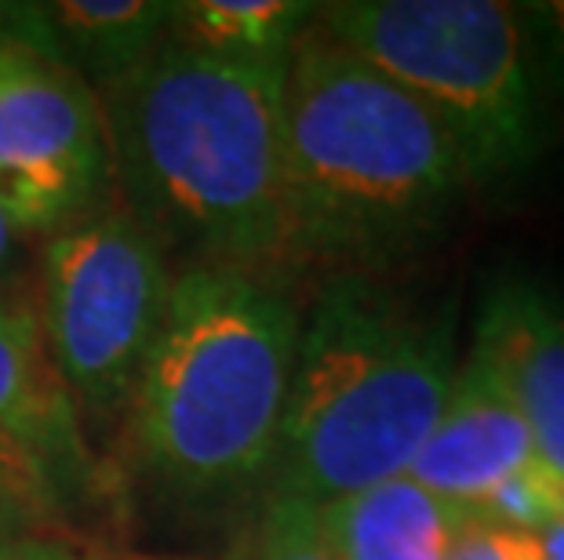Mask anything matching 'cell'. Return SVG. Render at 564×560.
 <instances>
[{
	"label": "cell",
	"mask_w": 564,
	"mask_h": 560,
	"mask_svg": "<svg viewBox=\"0 0 564 560\" xmlns=\"http://www.w3.org/2000/svg\"><path fill=\"white\" fill-rule=\"evenodd\" d=\"M4 44H19V47H33V52L44 55V33H41V15L37 4H26V0H0V47Z\"/></svg>",
	"instance_id": "16"
},
{
	"label": "cell",
	"mask_w": 564,
	"mask_h": 560,
	"mask_svg": "<svg viewBox=\"0 0 564 560\" xmlns=\"http://www.w3.org/2000/svg\"><path fill=\"white\" fill-rule=\"evenodd\" d=\"M317 22L448 131L470 183L521 172L539 150L524 15L502 0H339Z\"/></svg>",
	"instance_id": "5"
},
{
	"label": "cell",
	"mask_w": 564,
	"mask_h": 560,
	"mask_svg": "<svg viewBox=\"0 0 564 560\" xmlns=\"http://www.w3.org/2000/svg\"><path fill=\"white\" fill-rule=\"evenodd\" d=\"M474 353L510 393L539 462L564 481V314L528 284H502L477 320Z\"/></svg>",
	"instance_id": "9"
},
{
	"label": "cell",
	"mask_w": 564,
	"mask_h": 560,
	"mask_svg": "<svg viewBox=\"0 0 564 560\" xmlns=\"http://www.w3.org/2000/svg\"><path fill=\"white\" fill-rule=\"evenodd\" d=\"M281 135L288 273L401 259L474 186L434 113L317 19L284 63Z\"/></svg>",
	"instance_id": "2"
},
{
	"label": "cell",
	"mask_w": 564,
	"mask_h": 560,
	"mask_svg": "<svg viewBox=\"0 0 564 560\" xmlns=\"http://www.w3.org/2000/svg\"><path fill=\"white\" fill-rule=\"evenodd\" d=\"M19 230L11 226V219H8V211H4V205H0V277L8 273V266H11V259H15V248H19Z\"/></svg>",
	"instance_id": "20"
},
{
	"label": "cell",
	"mask_w": 564,
	"mask_h": 560,
	"mask_svg": "<svg viewBox=\"0 0 564 560\" xmlns=\"http://www.w3.org/2000/svg\"><path fill=\"white\" fill-rule=\"evenodd\" d=\"M0 560H77L66 546H58L44 535H33V539H19L11 546H0Z\"/></svg>",
	"instance_id": "19"
},
{
	"label": "cell",
	"mask_w": 564,
	"mask_h": 560,
	"mask_svg": "<svg viewBox=\"0 0 564 560\" xmlns=\"http://www.w3.org/2000/svg\"><path fill=\"white\" fill-rule=\"evenodd\" d=\"M299 325L278 273L183 262L124 408L139 466L186 498H226L267 481Z\"/></svg>",
	"instance_id": "3"
},
{
	"label": "cell",
	"mask_w": 564,
	"mask_h": 560,
	"mask_svg": "<svg viewBox=\"0 0 564 560\" xmlns=\"http://www.w3.org/2000/svg\"><path fill=\"white\" fill-rule=\"evenodd\" d=\"M172 284L164 244L124 205H99L47 233L33 309L80 419L128 408Z\"/></svg>",
	"instance_id": "6"
},
{
	"label": "cell",
	"mask_w": 564,
	"mask_h": 560,
	"mask_svg": "<svg viewBox=\"0 0 564 560\" xmlns=\"http://www.w3.org/2000/svg\"><path fill=\"white\" fill-rule=\"evenodd\" d=\"M314 509L335 560H452L474 520L408 473Z\"/></svg>",
	"instance_id": "11"
},
{
	"label": "cell",
	"mask_w": 564,
	"mask_h": 560,
	"mask_svg": "<svg viewBox=\"0 0 564 560\" xmlns=\"http://www.w3.org/2000/svg\"><path fill=\"white\" fill-rule=\"evenodd\" d=\"M543 470L510 393L470 350L466 364L455 367L441 419L408 466V476L463 514L496 520L499 509Z\"/></svg>",
	"instance_id": "8"
},
{
	"label": "cell",
	"mask_w": 564,
	"mask_h": 560,
	"mask_svg": "<svg viewBox=\"0 0 564 560\" xmlns=\"http://www.w3.org/2000/svg\"><path fill=\"white\" fill-rule=\"evenodd\" d=\"M284 63L167 37L99 95L124 208L186 262L288 277Z\"/></svg>",
	"instance_id": "1"
},
{
	"label": "cell",
	"mask_w": 564,
	"mask_h": 560,
	"mask_svg": "<svg viewBox=\"0 0 564 560\" xmlns=\"http://www.w3.org/2000/svg\"><path fill=\"white\" fill-rule=\"evenodd\" d=\"M452 378L448 320L365 277L328 284L299 325L270 495L324 506L408 473Z\"/></svg>",
	"instance_id": "4"
},
{
	"label": "cell",
	"mask_w": 564,
	"mask_h": 560,
	"mask_svg": "<svg viewBox=\"0 0 564 560\" xmlns=\"http://www.w3.org/2000/svg\"><path fill=\"white\" fill-rule=\"evenodd\" d=\"M248 560H335V553L317 528L314 506L288 495H270Z\"/></svg>",
	"instance_id": "15"
},
{
	"label": "cell",
	"mask_w": 564,
	"mask_h": 560,
	"mask_svg": "<svg viewBox=\"0 0 564 560\" xmlns=\"http://www.w3.org/2000/svg\"><path fill=\"white\" fill-rule=\"evenodd\" d=\"M66 481L41 459L0 444V546L33 539L58 514Z\"/></svg>",
	"instance_id": "14"
},
{
	"label": "cell",
	"mask_w": 564,
	"mask_h": 560,
	"mask_svg": "<svg viewBox=\"0 0 564 560\" xmlns=\"http://www.w3.org/2000/svg\"><path fill=\"white\" fill-rule=\"evenodd\" d=\"M0 444L41 459L63 481L84 470L80 411L44 350L26 292L0 288Z\"/></svg>",
	"instance_id": "10"
},
{
	"label": "cell",
	"mask_w": 564,
	"mask_h": 560,
	"mask_svg": "<svg viewBox=\"0 0 564 560\" xmlns=\"http://www.w3.org/2000/svg\"><path fill=\"white\" fill-rule=\"evenodd\" d=\"M37 15L44 55L102 91L172 37L175 0H41Z\"/></svg>",
	"instance_id": "12"
},
{
	"label": "cell",
	"mask_w": 564,
	"mask_h": 560,
	"mask_svg": "<svg viewBox=\"0 0 564 560\" xmlns=\"http://www.w3.org/2000/svg\"><path fill=\"white\" fill-rule=\"evenodd\" d=\"M452 560H510V528L474 517L466 524Z\"/></svg>",
	"instance_id": "17"
},
{
	"label": "cell",
	"mask_w": 564,
	"mask_h": 560,
	"mask_svg": "<svg viewBox=\"0 0 564 560\" xmlns=\"http://www.w3.org/2000/svg\"><path fill=\"white\" fill-rule=\"evenodd\" d=\"M113 183L99 95L33 47H0V205L19 237H47Z\"/></svg>",
	"instance_id": "7"
},
{
	"label": "cell",
	"mask_w": 564,
	"mask_h": 560,
	"mask_svg": "<svg viewBox=\"0 0 564 560\" xmlns=\"http://www.w3.org/2000/svg\"><path fill=\"white\" fill-rule=\"evenodd\" d=\"M110 560H186V557H110Z\"/></svg>",
	"instance_id": "21"
},
{
	"label": "cell",
	"mask_w": 564,
	"mask_h": 560,
	"mask_svg": "<svg viewBox=\"0 0 564 560\" xmlns=\"http://www.w3.org/2000/svg\"><path fill=\"white\" fill-rule=\"evenodd\" d=\"M510 560H564V520L546 528H510Z\"/></svg>",
	"instance_id": "18"
},
{
	"label": "cell",
	"mask_w": 564,
	"mask_h": 560,
	"mask_svg": "<svg viewBox=\"0 0 564 560\" xmlns=\"http://www.w3.org/2000/svg\"><path fill=\"white\" fill-rule=\"evenodd\" d=\"M317 8L303 0H175L172 37L226 58L288 63Z\"/></svg>",
	"instance_id": "13"
}]
</instances>
